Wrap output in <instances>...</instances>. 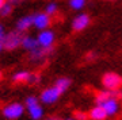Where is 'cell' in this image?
I'll return each mask as SVG.
<instances>
[{
	"instance_id": "1",
	"label": "cell",
	"mask_w": 122,
	"mask_h": 120,
	"mask_svg": "<svg viewBox=\"0 0 122 120\" xmlns=\"http://www.w3.org/2000/svg\"><path fill=\"white\" fill-rule=\"evenodd\" d=\"M102 85L107 90H118L122 88V77L117 73L109 72L102 77Z\"/></svg>"
},
{
	"instance_id": "2",
	"label": "cell",
	"mask_w": 122,
	"mask_h": 120,
	"mask_svg": "<svg viewBox=\"0 0 122 120\" xmlns=\"http://www.w3.org/2000/svg\"><path fill=\"white\" fill-rule=\"evenodd\" d=\"M26 107H27V111H29V115L31 116V119L39 120L44 116V109L39 105L38 99L34 97V96H30V97L26 99Z\"/></svg>"
},
{
	"instance_id": "3",
	"label": "cell",
	"mask_w": 122,
	"mask_h": 120,
	"mask_svg": "<svg viewBox=\"0 0 122 120\" xmlns=\"http://www.w3.org/2000/svg\"><path fill=\"white\" fill-rule=\"evenodd\" d=\"M22 38L23 37L20 35L19 31H11L8 34H5V37L1 41V45L7 50H14V49L19 47V45L22 43Z\"/></svg>"
},
{
	"instance_id": "4",
	"label": "cell",
	"mask_w": 122,
	"mask_h": 120,
	"mask_svg": "<svg viewBox=\"0 0 122 120\" xmlns=\"http://www.w3.org/2000/svg\"><path fill=\"white\" fill-rule=\"evenodd\" d=\"M23 112H25V107H23L22 104L12 103V104H8V105L4 107L3 115H4V117H7V119L15 120V119H19V117L23 115Z\"/></svg>"
},
{
	"instance_id": "5",
	"label": "cell",
	"mask_w": 122,
	"mask_h": 120,
	"mask_svg": "<svg viewBox=\"0 0 122 120\" xmlns=\"http://www.w3.org/2000/svg\"><path fill=\"white\" fill-rule=\"evenodd\" d=\"M61 94L62 93L60 92V89L53 85V86H50V88H46V89L41 93V101L45 103V104H53L60 99Z\"/></svg>"
},
{
	"instance_id": "6",
	"label": "cell",
	"mask_w": 122,
	"mask_h": 120,
	"mask_svg": "<svg viewBox=\"0 0 122 120\" xmlns=\"http://www.w3.org/2000/svg\"><path fill=\"white\" fill-rule=\"evenodd\" d=\"M37 42H38L39 47L44 49H52L53 43H54V32L50 30H44L39 32V35L37 37Z\"/></svg>"
},
{
	"instance_id": "7",
	"label": "cell",
	"mask_w": 122,
	"mask_h": 120,
	"mask_svg": "<svg viewBox=\"0 0 122 120\" xmlns=\"http://www.w3.org/2000/svg\"><path fill=\"white\" fill-rule=\"evenodd\" d=\"M33 26L38 30H46L50 26V16L46 12H38L33 15Z\"/></svg>"
},
{
	"instance_id": "8",
	"label": "cell",
	"mask_w": 122,
	"mask_h": 120,
	"mask_svg": "<svg viewBox=\"0 0 122 120\" xmlns=\"http://www.w3.org/2000/svg\"><path fill=\"white\" fill-rule=\"evenodd\" d=\"M12 80L15 82H30V84L39 82L38 74L30 73V72H18L12 76Z\"/></svg>"
},
{
	"instance_id": "9",
	"label": "cell",
	"mask_w": 122,
	"mask_h": 120,
	"mask_svg": "<svg viewBox=\"0 0 122 120\" xmlns=\"http://www.w3.org/2000/svg\"><path fill=\"white\" fill-rule=\"evenodd\" d=\"M90 22H91V19L87 14H79L72 20V28L75 31H83L84 28H87L90 26Z\"/></svg>"
},
{
	"instance_id": "10",
	"label": "cell",
	"mask_w": 122,
	"mask_h": 120,
	"mask_svg": "<svg viewBox=\"0 0 122 120\" xmlns=\"http://www.w3.org/2000/svg\"><path fill=\"white\" fill-rule=\"evenodd\" d=\"M106 117H109L106 111L100 107L99 104H96L94 108H91V111L88 112V119L91 120H105Z\"/></svg>"
},
{
	"instance_id": "11",
	"label": "cell",
	"mask_w": 122,
	"mask_h": 120,
	"mask_svg": "<svg viewBox=\"0 0 122 120\" xmlns=\"http://www.w3.org/2000/svg\"><path fill=\"white\" fill-rule=\"evenodd\" d=\"M52 49H44V47H38L34 51H30V60L31 61H41L44 57H46L49 53H52Z\"/></svg>"
},
{
	"instance_id": "12",
	"label": "cell",
	"mask_w": 122,
	"mask_h": 120,
	"mask_svg": "<svg viewBox=\"0 0 122 120\" xmlns=\"http://www.w3.org/2000/svg\"><path fill=\"white\" fill-rule=\"evenodd\" d=\"M20 45L26 49L27 51H34L35 49L39 47L38 42H37V38H33V37H23Z\"/></svg>"
},
{
	"instance_id": "13",
	"label": "cell",
	"mask_w": 122,
	"mask_h": 120,
	"mask_svg": "<svg viewBox=\"0 0 122 120\" xmlns=\"http://www.w3.org/2000/svg\"><path fill=\"white\" fill-rule=\"evenodd\" d=\"M30 26H33V16H23L22 19H19L16 23V31L19 32H23L30 28Z\"/></svg>"
},
{
	"instance_id": "14",
	"label": "cell",
	"mask_w": 122,
	"mask_h": 120,
	"mask_svg": "<svg viewBox=\"0 0 122 120\" xmlns=\"http://www.w3.org/2000/svg\"><path fill=\"white\" fill-rule=\"evenodd\" d=\"M69 85H71V80L69 78H66V77H61V78H58V80L54 82V86L60 89L61 93H64V92L69 88Z\"/></svg>"
},
{
	"instance_id": "15",
	"label": "cell",
	"mask_w": 122,
	"mask_h": 120,
	"mask_svg": "<svg viewBox=\"0 0 122 120\" xmlns=\"http://www.w3.org/2000/svg\"><path fill=\"white\" fill-rule=\"evenodd\" d=\"M110 96H113V90L105 89V90H100V92H98V93H96V97H95L96 104H100L102 101H105L107 97H110Z\"/></svg>"
},
{
	"instance_id": "16",
	"label": "cell",
	"mask_w": 122,
	"mask_h": 120,
	"mask_svg": "<svg viewBox=\"0 0 122 120\" xmlns=\"http://www.w3.org/2000/svg\"><path fill=\"white\" fill-rule=\"evenodd\" d=\"M87 0H69V7L72 9H81L86 5Z\"/></svg>"
},
{
	"instance_id": "17",
	"label": "cell",
	"mask_w": 122,
	"mask_h": 120,
	"mask_svg": "<svg viewBox=\"0 0 122 120\" xmlns=\"http://www.w3.org/2000/svg\"><path fill=\"white\" fill-rule=\"evenodd\" d=\"M12 11V5L10 4V3H4V4L1 5V8H0V15L1 16H8L10 14Z\"/></svg>"
},
{
	"instance_id": "18",
	"label": "cell",
	"mask_w": 122,
	"mask_h": 120,
	"mask_svg": "<svg viewBox=\"0 0 122 120\" xmlns=\"http://www.w3.org/2000/svg\"><path fill=\"white\" fill-rule=\"evenodd\" d=\"M57 9H58V7H57L56 3H49V4L46 5V8H45V12L50 16V15H54V14L57 12Z\"/></svg>"
},
{
	"instance_id": "19",
	"label": "cell",
	"mask_w": 122,
	"mask_h": 120,
	"mask_svg": "<svg viewBox=\"0 0 122 120\" xmlns=\"http://www.w3.org/2000/svg\"><path fill=\"white\" fill-rule=\"evenodd\" d=\"M75 120H88V113L84 112H75Z\"/></svg>"
},
{
	"instance_id": "20",
	"label": "cell",
	"mask_w": 122,
	"mask_h": 120,
	"mask_svg": "<svg viewBox=\"0 0 122 120\" xmlns=\"http://www.w3.org/2000/svg\"><path fill=\"white\" fill-rule=\"evenodd\" d=\"M4 37H5V30H4V27H3V24H0V42L3 41Z\"/></svg>"
},
{
	"instance_id": "21",
	"label": "cell",
	"mask_w": 122,
	"mask_h": 120,
	"mask_svg": "<svg viewBox=\"0 0 122 120\" xmlns=\"http://www.w3.org/2000/svg\"><path fill=\"white\" fill-rule=\"evenodd\" d=\"M20 1H23V0H8V3L11 5H14V4H19Z\"/></svg>"
},
{
	"instance_id": "22",
	"label": "cell",
	"mask_w": 122,
	"mask_h": 120,
	"mask_svg": "<svg viewBox=\"0 0 122 120\" xmlns=\"http://www.w3.org/2000/svg\"><path fill=\"white\" fill-rule=\"evenodd\" d=\"M95 58H96L95 54H88V57H87V60H95Z\"/></svg>"
},
{
	"instance_id": "23",
	"label": "cell",
	"mask_w": 122,
	"mask_h": 120,
	"mask_svg": "<svg viewBox=\"0 0 122 120\" xmlns=\"http://www.w3.org/2000/svg\"><path fill=\"white\" fill-rule=\"evenodd\" d=\"M48 120H62V119H57V117H50ZM64 120H75V119H64Z\"/></svg>"
},
{
	"instance_id": "24",
	"label": "cell",
	"mask_w": 122,
	"mask_h": 120,
	"mask_svg": "<svg viewBox=\"0 0 122 120\" xmlns=\"http://www.w3.org/2000/svg\"><path fill=\"white\" fill-rule=\"evenodd\" d=\"M4 3H5V0H0V8H1V5L4 4Z\"/></svg>"
},
{
	"instance_id": "25",
	"label": "cell",
	"mask_w": 122,
	"mask_h": 120,
	"mask_svg": "<svg viewBox=\"0 0 122 120\" xmlns=\"http://www.w3.org/2000/svg\"><path fill=\"white\" fill-rule=\"evenodd\" d=\"M1 49H3V45H1V42H0V51H1Z\"/></svg>"
},
{
	"instance_id": "26",
	"label": "cell",
	"mask_w": 122,
	"mask_h": 120,
	"mask_svg": "<svg viewBox=\"0 0 122 120\" xmlns=\"http://www.w3.org/2000/svg\"><path fill=\"white\" fill-rule=\"evenodd\" d=\"M0 78H1V73H0Z\"/></svg>"
}]
</instances>
